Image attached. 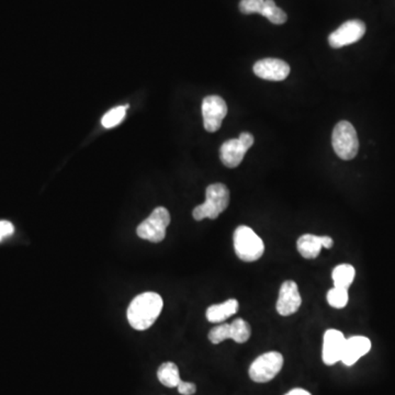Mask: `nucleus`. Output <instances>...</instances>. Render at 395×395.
Listing matches in <instances>:
<instances>
[{
    "mask_svg": "<svg viewBox=\"0 0 395 395\" xmlns=\"http://www.w3.org/2000/svg\"><path fill=\"white\" fill-rule=\"evenodd\" d=\"M261 15L274 24H283L288 19L287 13L281 8L277 7L274 0H265Z\"/></svg>",
    "mask_w": 395,
    "mask_h": 395,
    "instance_id": "19",
    "label": "nucleus"
},
{
    "mask_svg": "<svg viewBox=\"0 0 395 395\" xmlns=\"http://www.w3.org/2000/svg\"><path fill=\"white\" fill-rule=\"evenodd\" d=\"M355 277H356V270L354 266L350 264H342L337 267L334 268L332 273V281H334V287L340 288V289H347L352 285Z\"/></svg>",
    "mask_w": 395,
    "mask_h": 395,
    "instance_id": "16",
    "label": "nucleus"
},
{
    "mask_svg": "<svg viewBox=\"0 0 395 395\" xmlns=\"http://www.w3.org/2000/svg\"><path fill=\"white\" fill-rule=\"evenodd\" d=\"M334 241L330 237H316L313 234H304L296 242V249L306 259H314L320 255L322 249H330Z\"/></svg>",
    "mask_w": 395,
    "mask_h": 395,
    "instance_id": "13",
    "label": "nucleus"
},
{
    "mask_svg": "<svg viewBox=\"0 0 395 395\" xmlns=\"http://www.w3.org/2000/svg\"><path fill=\"white\" fill-rule=\"evenodd\" d=\"M286 395H312L311 393L308 392V391L303 390V389H293V390L290 391Z\"/></svg>",
    "mask_w": 395,
    "mask_h": 395,
    "instance_id": "26",
    "label": "nucleus"
},
{
    "mask_svg": "<svg viewBox=\"0 0 395 395\" xmlns=\"http://www.w3.org/2000/svg\"><path fill=\"white\" fill-rule=\"evenodd\" d=\"M162 296L156 292H144L135 296L128 308V320L130 325L136 330L150 328L162 312Z\"/></svg>",
    "mask_w": 395,
    "mask_h": 395,
    "instance_id": "1",
    "label": "nucleus"
},
{
    "mask_svg": "<svg viewBox=\"0 0 395 395\" xmlns=\"http://www.w3.org/2000/svg\"><path fill=\"white\" fill-rule=\"evenodd\" d=\"M237 311H239V301L235 299H229L223 303L209 306L205 316L211 323H222L234 314H237Z\"/></svg>",
    "mask_w": 395,
    "mask_h": 395,
    "instance_id": "15",
    "label": "nucleus"
},
{
    "mask_svg": "<svg viewBox=\"0 0 395 395\" xmlns=\"http://www.w3.org/2000/svg\"><path fill=\"white\" fill-rule=\"evenodd\" d=\"M129 106H120L117 108L111 109L102 119V124L106 129L114 128L118 126L119 123L124 119L126 114V109Z\"/></svg>",
    "mask_w": 395,
    "mask_h": 395,
    "instance_id": "20",
    "label": "nucleus"
},
{
    "mask_svg": "<svg viewBox=\"0 0 395 395\" xmlns=\"http://www.w3.org/2000/svg\"><path fill=\"white\" fill-rule=\"evenodd\" d=\"M227 114V102L220 96H207L202 102L203 124L207 132H217Z\"/></svg>",
    "mask_w": 395,
    "mask_h": 395,
    "instance_id": "8",
    "label": "nucleus"
},
{
    "mask_svg": "<svg viewBox=\"0 0 395 395\" xmlns=\"http://www.w3.org/2000/svg\"><path fill=\"white\" fill-rule=\"evenodd\" d=\"M372 350V342L364 336H354L348 338L345 344L344 352H342V360L340 362L345 366H352L358 360L368 354Z\"/></svg>",
    "mask_w": 395,
    "mask_h": 395,
    "instance_id": "14",
    "label": "nucleus"
},
{
    "mask_svg": "<svg viewBox=\"0 0 395 395\" xmlns=\"http://www.w3.org/2000/svg\"><path fill=\"white\" fill-rule=\"evenodd\" d=\"M209 340L215 345L229 340V324H220L213 328L210 330Z\"/></svg>",
    "mask_w": 395,
    "mask_h": 395,
    "instance_id": "22",
    "label": "nucleus"
},
{
    "mask_svg": "<svg viewBox=\"0 0 395 395\" xmlns=\"http://www.w3.org/2000/svg\"><path fill=\"white\" fill-rule=\"evenodd\" d=\"M332 148L342 161L354 159L359 150V140L356 129L348 121H340L332 134Z\"/></svg>",
    "mask_w": 395,
    "mask_h": 395,
    "instance_id": "4",
    "label": "nucleus"
},
{
    "mask_svg": "<svg viewBox=\"0 0 395 395\" xmlns=\"http://www.w3.org/2000/svg\"><path fill=\"white\" fill-rule=\"evenodd\" d=\"M234 249L237 257L246 263H254L261 259L265 253L263 239L249 227L241 225L234 232Z\"/></svg>",
    "mask_w": 395,
    "mask_h": 395,
    "instance_id": "3",
    "label": "nucleus"
},
{
    "mask_svg": "<svg viewBox=\"0 0 395 395\" xmlns=\"http://www.w3.org/2000/svg\"><path fill=\"white\" fill-rule=\"evenodd\" d=\"M171 223V215L166 207H159L141 223L136 229L139 237L152 243H159L166 237V229Z\"/></svg>",
    "mask_w": 395,
    "mask_h": 395,
    "instance_id": "5",
    "label": "nucleus"
},
{
    "mask_svg": "<svg viewBox=\"0 0 395 395\" xmlns=\"http://www.w3.org/2000/svg\"><path fill=\"white\" fill-rule=\"evenodd\" d=\"M15 232V227L12 225L11 222L0 221V242L3 241L5 237H10Z\"/></svg>",
    "mask_w": 395,
    "mask_h": 395,
    "instance_id": "24",
    "label": "nucleus"
},
{
    "mask_svg": "<svg viewBox=\"0 0 395 395\" xmlns=\"http://www.w3.org/2000/svg\"><path fill=\"white\" fill-rule=\"evenodd\" d=\"M177 389H178V392L183 395H193L195 394V391H197V386H195V384H191V382H186V381L183 380L179 382Z\"/></svg>",
    "mask_w": 395,
    "mask_h": 395,
    "instance_id": "25",
    "label": "nucleus"
},
{
    "mask_svg": "<svg viewBox=\"0 0 395 395\" xmlns=\"http://www.w3.org/2000/svg\"><path fill=\"white\" fill-rule=\"evenodd\" d=\"M264 4H265V0H241L239 10L245 15H251V13L261 15Z\"/></svg>",
    "mask_w": 395,
    "mask_h": 395,
    "instance_id": "23",
    "label": "nucleus"
},
{
    "mask_svg": "<svg viewBox=\"0 0 395 395\" xmlns=\"http://www.w3.org/2000/svg\"><path fill=\"white\" fill-rule=\"evenodd\" d=\"M350 296L347 289H340V288H332L328 292V302L332 308H342L347 305Z\"/></svg>",
    "mask_w": 395,
    "mask_h": 395,
    "instance_id": "21",
    "label": "nucleus"
},
{
    "mask_svg": "<svg viewBox=\"0 0 395 395\" xmlns=\"http://www.w3.org/2000/svg\"><path fill=\"white\" fill-rule=\"evenodd\" d=\"M251 328L243 318H237L229 324V340L244 344L251 338Z\"/></svg>",
    "mask_w": 395,
    "mask_h": 395,
    "instance_id": "18",
    "label": "nucleus"
},
{
    "mask_svg": "<svg viewBox=\"0 0 395 395\" xmlns=\"http://www.w3.org/2000/svg\"><path fill=\"white\" fill-rule=\"evenodd\" d=\"M254 72L261 80L281 82L289 76L290 66L278 58H264L254 65Z\"/></svg>",
    "mask_w": 395,
    "mask_h": 395,
    "instance_id": "11",
    "label": "nucleus"
},
{
    "mask_svg": "<svg viewBox=\"0 0 395 395\" xmlns=\"http://www.w3.org/2000/svg\"><path fill=\"white\" fill-rule=\"evenodd\" d=\"M301 304V294L296 282L292 280L283 282L280 288L279 296L276 304L278 313L281 316L292 315L299 311Z\"/></svg>",
    "mask_w": 395,
    "mask_h": 395,
    "instance_id": "10",
    "label": "nucleus"
},
{
    "mask_svg": "<svg viewBox=\"0 0 395 395\" xmlns=\"http://www.w3.org/2000/svg\"><path fill=\"white\" fill-rule=\"evenodd\" d=\"M254 136L251 133L244 132L239 139H232L222 144L220 158L224 166L235 168L239 166L247 151L254 144Z\"/></svg>",
    "mask_w": 395,
    "mask_h": 395,
    "instance_id": "7",
    "label": "nucleus"
},
{
    "mask_svg": "<svg viewBox=\"0 0 395 395\" xmlns=\"http://www.w3.org/2000/svg\"><path fill=\"white\" fill-rule=\"evenodd\" d=\"M366 33V24L362 20H350L328 36V43L332 48H344L356 43Z\"/></svg>",
    "mask_w": 395,
    "mask_h": 395,
    "instance_id": "9",
    "label": "nucleus"
},
{
    "mask_svg": "<svg viewBox=\"0 0 395 395\" xmlns=\"http://www.w3.org/2000/svg\"><path fill=\"white\" fill-rule=\"evenodd\" d=\"M157 378L167 388H177L180 382V374L174 362H164L157 370Z\"/></svg>",
    "mask_w": 395,
    "mask_h": 395,
    "instance_id": "17",
    "label": "nucleus"
},
{
    "mask_svg": "<svg viewBox=\"0 0 395 395\" xmlns=\"http://www.w3.org/2000/svg\"><path fill=\"white\" fill-rule=\"evenodd\" d=\"M346 340H347L340 330H326L324 334L323 352H322L324 364L332 366L342 360Z\"/></svg>",
    "mask_w": 395,
    "mask_h": 395,
    "instance_id": "12",
    "label": "nucleus"
},
{
    "mask_svg": "<svg viewBox=\"0 0 395 395\" xmlns=\"http://www.w3.org/2000/svg\"><path fill=\"white\" fill-rule=\"evenodd\" d=\"M229 205V190L223 183H213L205 190V202L193 209V215L197 221L215 220L224 212Z\"/></svg>",
    "mask_w": 395,
    "mask_h": 395,
    "instance_id": "2",
    "label": "nucleus"
},
{
    "mask_svg": "<svg viewBox=\"0 0 395 395\" xmlns=\"http://www.w3.org/2000/svg\"><path fill=\"white\" fill-rule=\"evenodd\" d=\"M283 367V356L278 352H268L258 357L249 367V377L254 382L266 384L276 378Z\"/></svg>",
    "mask_w": 395,
    "mask_h": 395,
    "instance_id": "6",
    "label": "nucleus"
}]
</instances>
